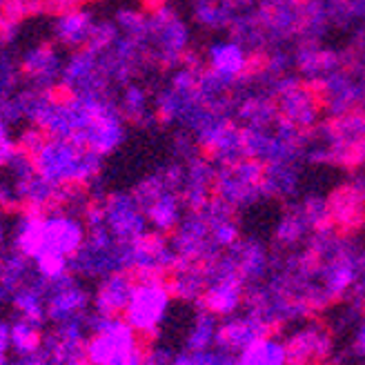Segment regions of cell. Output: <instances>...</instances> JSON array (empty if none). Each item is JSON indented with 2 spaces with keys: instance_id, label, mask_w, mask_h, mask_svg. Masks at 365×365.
<instances>
[{
  "instance_id": "cell-9",
  "label": "cell",
  "mask_w": 365,
  "mask_h": 365,
  "mask_svg": "<svg viewBox=\"0 0 365 365\" xmlns=\"http://www.w3.org/2000/svg\"><path fill=\"white\" fill-rule=\"evenodd\" d=\"M134 274L130 272H116L101 279L94 297H91V309L96 314L107 317H123L127 301H130L132 287H134Z\"/></svg>"
},
{
  "instance_id": "cell-16",
  "label": "cell",
  "mask_w": 365,
  "mask_h": 365,
  "mask_svg": "<svg viewBox=\"0 0 365 365\" xmlns=\"http://www.w3.org/2000/svg\"><path fill=\"white\" fill-rule=\"evenodd\" d=\"M210 65H212V74L227 81L236 74H241L247 61H245V53L239 45L221 43L210 49Z\"/></svg>"
},
{
  "instance_id": "cell-15",
  "label": "cell",
  "mask_w": 365,
  "mask_h": 365,
  "mask_svg": "<svg viewBox=\"0 0 365 365\" xmlns=\"http://www.w3.org/2000/svg\"><path fill=\"white\" fill-rule=\"evenodd\" d=\"M96 69H98L96 51L85 47V49H78L71 53V58L63 65L61 78H63L65 87L74 89V91L91 89V81L96 76Z\"/></svg>"
},
{
  "instance_id": "cell-14",
  "label": "cell",
  "mask_w": 365,
  "mask_h": 365,
  "mask_svg": "<svg viewBox=\"0 0 365 365\" xmlns=\"http://www.w3.org/2000/svg\"><path fill=\"white\" fill-rule=\"evenodd\" d=\"M143 210L145 216H148V223L156 230V234H168L180 223V198L174 194V190L158 192L143 205Z\"/></svg>"
},
{
  "instance_id": "cell-8",
  "label": "cell",
  "mask_w": 365,
  "mask_h": 365,
  "mask_svg": "<svg viewBox=\"0 0 365 365\" xmlns=\"http://www.w3.org/2000/svg\"><path fill=\"white\" fill-rule=\"evenodd\" d=\"M123 140H125L123 116L112 105H107L103 112L85 127L76 145H83V148L91 150L98 156H107L114 150H118Z\"/></svg>"
},
{
  "instance_id": "cell-4",
  "label": "cell",
  "mask_w": 365,
  "mask_h": 365,
  "mask_svg": "<svg viewBox=\"0 0 365 365\" xmlns=\"http://www.w3.org/2000/svg\"><path fill=\"white\" fill-rule=\"evenodd\" d=\"M170 303L172 292L168 285V277L136 279L123 319L140 339H150L156 336V332L160 330L163 321L168 317Z\"/></svg>"
},
{
  "instance_id": "cell-18",
  "label": "cell",
  "mask_w": 365,
  "mask_h": 365,
  "mask_svg": "<svg viewBox=\"0 0 365 365\" xmlns=\"http://www.w3.org/2000/svg\"><path fill=\"white\" fill-rule=\"evenodd\" d=\"M41 348H43L41 323L18 317V321H14L9 327V350H14L16 356H23V354L38 352Z\"/></svg>"
},
{
  "instance_id": "cell-25",
  "label": "cell",
  "mask_w": 365,
  "mask_h": 365,
  "mask_svg": "<svg viewBox=\"0 0 365 365\" xmlns=\"http://www.w3.org/2000/svg\"><path fill=\"white\" fill-rule=\"evenodd\" d=\"M5 239H7V232H5V223H3V218H0V250L5 247Z\"/></svg>"
},
{
  "instance_id": "cell-22",
  "label": "cell",
  "mask_w": 365,
  "mask_h": 365,
  "mask_svg": "<svg viewBox=\"0 0 365 365\" xmlns=\"http://www.w3.org/2000/svg\"><path fill=\"white\" fill-rule=\"evenodd\" d=\"M11 365H63L56 356L47 354L43 348L38 352H31V354H23L18 356Z\"/></svg>"
},
{
  "instance_id": "cell-6",
  "label": "cell",
  "mask_w": 365,
  "mask_h": 365,
  "mask_svg": "<svg viewBox=\"0 0 365 365\" xmlns=\"http://www.w3.org/2000/svg\"><path fill=\"white\" fill-rule=\"evenodd\" d=\"M105 227L120 243H136L148 236V216L134 194H112L103 203Z\"/></svg>"
},
{
  "instance_id": "cell-20",
  "label": "cell",
  "mask_w": 365,
  "mask_h": 365,
  "mask_svg": "<svg viewBox=\"0 0 365 365\" xmlns=\"http://www.w3.org/2000/svg\"><path fill=\"white\" fill-rule=\"evenodd\" d=\"M218 336V323H216V314L207 312L203 307L200 314L196 317L192 330L187 334V350L190 352H200V350H210L214 341Z\"/></svg>"
},
{
  "instance_id": "cell-10",
  "label": "cell",
  "mask_w": 365,
  "mask_h": 365,
  "mask_svg": "<svg viewBox=\"0 0 365 365\" xmlns=\"http://www.w3.org/2000/svg\"><path fill=\"white\" fill-rule=\"evenodd\" d=\"M23 71L38 85V91H49L51 85L61 78V61L51 47H34L23 56Z\"/></svg>"
},
{
  "instance_id": "cell-13",
  "label": "cell",
  "mask_w": 365,
  "mask_h": 365,
  "mask_svg": "<svg viewBox=\"0 0 365 365\" xmlns=\"http://www.w3.org/2000/svg\"><path fill=\"white\" fill-rule=\"evenodd\" d=\"M45 292H47V281L38 274L16 289V294L11 297V305L18 312V317H23L27 321L41 323L47 319V301H45Z\"/></svg>"
},
{
  "instance_id": "cell-1",
  "label": "cell",
  "mask_w": 365,
  "mask_h": 365,
  "mask_svg": "<svg viewBox=\"0 0 365 365\" xmlns=\"http://www.w3.org/2000/svg\"><path fill=\"white\" fill-rule=\"evenodd\" d=\"M34 170L56 187H83L91 182L103 165V156L67 138H45L31 154Z\"/></svg>"
},
{
  "instance_id": "cell-26",
  "label": "cell",
  "mask_w": 365,
  "mask_h": 365,
  "mask_svg": "<svg viewBox=\"0 0 365 365\" xmlns=\"http://www.w3.org/2000/svg\"><path fill=\"white\" fill-rule=\"evenodd\" d=\"M0 365H11V363H9V356H7V352H5V350H0Z\"/></svg>"
},
{
  "instance_id": "cell-11",
  "label": "cell",
  "mask_w": 365,
  "mask_h": 365,
  "mask_svg": "<svg viewBox=\"0 0 365 365\" xmlns=\"http://www.w3.org/2000/svg\"><path fill=\"white\" fill-rule=\"evenodd\" d=\"M94 29H96L94 18L85 9H69L61 14L56 18V23H53L56 41L67 47H87Z\"/></svg>"
},
{
  "instance_id": "cell-3",
  "label": "cell",
  "mask_w": 365,
  "mask_h": 365,
  "mask_svg": "<svg viewBox=\"0 0 365 365\" xmlns=\"http://www.w3.org/2000/svg\"><path fill=\"white\" fill-rule=\"evenodd\" d=\"M69 272L78 279H105L116 272H130V243L116 241L105 225L87 230L81 250L69 259Z\"/></svg>"
},
{
  "instance_id": "cell-24",
  "label": "cell",
  "mask_w": 365,
  "mask_h": 365,
  "mask_svg": "<svg viewBox=\"0 0 365 365\" xmlns=\"http://www.w3.org/2000/svg\"><path fill=\"white\" fill-rule=\"evenodd\" d=\"M9 327L11 323L0 319V350H5V352L9 350Z\"/></svg>"
},
{
  "instance_id": "cell-2",
  "label": "cell",
  "mask_w": 365,
  "mask_h": 365,
  "mask_svg": "<svg viewBox=\"0 0 365 365\" xmlns=\"http://www.w3.org/2000/svg\"><path fill=\"white\" fill-rule=\"evenodd\" d=\"M89 336L83 356L89 365H143L148 348L123 317L87 314Z\"/></svg>"
},
{
  "instance_id": "cell-7",
  "label": "cell",
  "mask_w": 365,
  "mask_h": 365,
  "mask_svg": "<svg viewBox=\"0 0 365 365\" xmlns=\"http://www.w3.org/2000/svg\"><path fill=\"white\" fill-rule=\"evenodd\" d=\"M45 301H47V321H51L53 325L87 314V309L91 305L87 287L71 272H67L65 277L56 281H47Z\"/></svg>"
},
{
  "instance_id": "cell-12",
  "label": "cell",
  "mask_w": 365,
  "mask_h": 365,
  "mask_svg": "<svg viewBox=\"0 0 365 365\" xmlns=\"http://www.w3.org/2000/svg\"><path fill=\"white\" fill-rule=\"evenodd\" d=\"M31 265L25 254L14 247L0 257V303H11L16 289L34 277L36 269Z\"/></svg>"
},
{
  "instance_id": "cell-5",
  "label": "cell",
  "mask_w": 365,
  "mask_h": 365,
  "mask_svg": "<svg viewBox=\"0 0 365 365\" xmlns=\"http://www.w3.org/2000/svg\"><path fill=\"white\" fill-rule=\"evenodd\" d=\"M87 239V225L83 216L69 210H47L41 225V245L34 259L53 254V257L71 259ZM31 259V261H34Z\"/></svg>"
},
{
  "instance_id": "cell-19",
  "label": "cell",
  "mask_w": 365,
  "mask_h": 365,
  "mask_svg": "<svg viewBox=\"0 0 365 365\" xmlns=\"http://www.w3.org/2000/svg\"><path fill=\"white\" fill-rule=\"evenodd\" d=\"M285 361H287L285 348L261 336L241 352L239 365H285Z\"/></svg>"
},
{
  "instance_id": "cell-17",
  "label": "cell",
  "mask_w": 365,
  "mask_h": 365,
  "mask_svg": "<svg viewBox=\"0 0 365 365\" xmlns=\"http://www.w3.org/2000/svg\"><path fill=\"white\" fill-rule=\"evenodd\" d=\"M330 218L336 225L343 227H354L361 223L363 218V196L352 190V187H343L332 196L330 203Z\"/></svg>"
},
{
  "instance_id": "cell-23",
  "label": "cell",
  "mask_w": 365,
  "mask_h": 365,
  "mask_svg": "<svg viewBox=\"0 0 365 365\" xmlns=\"http://www.w3.org/2000/svg\"><path fill=\"white\" fill-rule=\"evenodd\" d=\"M172 361H174V359H172L168 352L152 348V350H148V354H145L143 365H172Z\"/></svg>"
},
{
  "instance_id": "cell-21",
  "label": "cell",
  "mask_w": 365,
  "mask_h": 365,
  "mask_svg": "<svg viewBox=\"0 0 365 365\" xmlns=\"http://www.w3.org/2000/svg\"><path fill=\"white\" fill-rule=\"evenodd\" d=\"M145 105H148V96H145V91L138 89V87H127L125 96H123V109H125V114L138 116V114L145 112Z\"/></svg>"
}]
</instances>
